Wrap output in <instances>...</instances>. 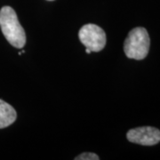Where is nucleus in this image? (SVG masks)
Here are the masks:
<instances>
[{"instance_id": "7", "label": "nucleus", "mask_w": 160, "mask_h": 160, "mask_svg": "<svg viewBox=\"0 0 160 160\" xmlns=\"http://www.w3.org/2000/svg\"><path fill=\"white\" fill-rule=\"evenodd\" d=\"M86 53H88V54H90L92 52V51L90 50V49H88V48H86Z\"/></svg>"}, {"instance_id": "4", "label": "nucleus", "mask_w": 160, "mask_h": 160, "mask_svg": "<svg viewBox=\"0 0 160 160\" xmlns=\"http://www.w3.org/2000/svg\"><path fill=\"white\" fill-rule=\"evenodd\" d=\"M126 137L130 142L144 146H153L160 142V131L151 126L137 127L128 131Z\"/></svg>"}, {"instance_id": "6", "label": "nucleus", "mask_w": 160, "mask_h": 160, "mask_svg": "<svg viewBox=\"0 0 160 160\" xmlns=\"http://www.w3.org/2000/svg\"><path fill=\"white\" fill-rule=\"evenodd\" d=\"M76 160H99L100 158L98 157L97 155L94 154V153H90V152H86V153H83V154L79 155L78 157L75 158Z\"/></svg>"}, {"instance_id": "3", "label": "nucleus", "mask_w": 160, "mask_h": 160, "mask_svg": "<svg viewBox=\"0 0 160 160\" xmlns=\"http://www.w3.org/2000/svg\"><path fill=\"white\" fill-rule=\"evenodd\" d=\"M81 43L92 52H100L106 45V34L101 27L95 24L84 25L79 30Z\"/></svg>"}, {"instance_id": "2", "label": "nucleus", "mask_w": 160, "mask_h": 160, "mask_svg": "<svg viewBox=\"0 0 160 160\" xmlns=\"http://www.w3.org/2000/svg\"><path fill=\"white\" fill-rule=\"evenodd\" d=\"M150 39L146 29L138 27L132 29L125 40L124 51L129 59L143 60L149 53Z\"/></svg>"}, {"instance_id": "5", "label": "nucleus", "mask_w": 160, "mask_h": 160, "mask_svg": "<svg viewBox=\"0 0 160 160\" xmlns=\"http://www.w3.org/2000/svg\"><path fill=\"white\" fill-rule=\"evenodd\" d=\"M17 113L15 109L0 99V129L11 126L16 120Z\"/></svg>"}, {"instance_id": "8", "label": "nucleus", "mask_w": 160, "mask_h": 160, "mask_svg": "<svg viewBox=\"0 0 160 160\" xmlns=\"http://www.w3.org/2000/svg\"><path fill=\"white\" fill-rule=\"evenodd\" d=\"M47 1H53V0H47Z\"/></svg>"}, {"instance_id": "1", "label": "nucleus", "mask_w": 160, "mask_h": 160, "mask_svg": "<svg viewBox=\"0 0 160 160\" xmlns=\"http://www.w3.org/2000/svg\"><path fill=\"white\" fill-rule=\"evenodd\" d=\"M0 28L12 46L18 49L23 48L26 44V34L16 12L10 6H4L0 10Z\"/></svg>"}]
</instances>
